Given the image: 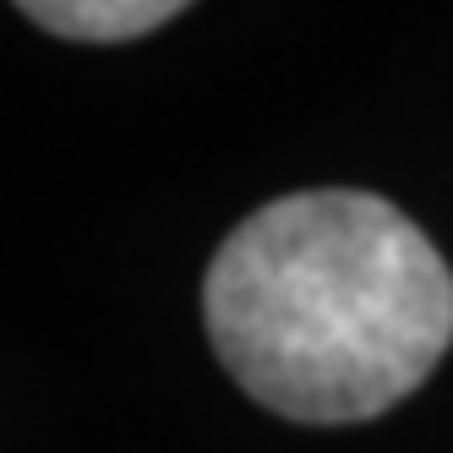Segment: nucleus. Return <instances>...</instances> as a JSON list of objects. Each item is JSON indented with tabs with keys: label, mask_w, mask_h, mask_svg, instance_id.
Returning a JSON list of instances; mask_svg holds the SVG:
<instances>
[{
	"label": "nucleus",
	"mask_w": 453,
	"mask_h": 453,
	"mask_svg": "<svg viewBox=\"0 0 453 453\" xmlns=\"http://www.w3.org/2000/svg\"><path fill=\"white\" fill-rule=\"evenodd\" d=\"M191 0H17L22 17H34L44 34L77 44H120L142 39L153 27L180 17Z\"/></svg>",
	"instance_id": "2"
},
{
	"label": "nucleus",
	"mask_w": 453,
	"mask_h": 453,
	"mask_svg": "<svg viewBox=\"0 0 453 453\" xmlns=\"http://www.w3.org/2000/svg\"><path fill=\"white\" fill-rule=\"evenodd\" d=\"M208 339L257 404L339 426L394 410L453 344L442 251L372 191H296L213 251Z\"/></svg>",
	"instance_id": "1"
}]
</instances>
